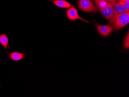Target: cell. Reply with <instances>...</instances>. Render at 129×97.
I'll list each match as a JSON object with an SVG mask.
<instances>
[{"label": "cell", "mask_w": 129, "mask_h": 97, "mask_svg": "<svg viewBox=\"0 0 129 97\" xmlns=\"http://www.w3.org/2000/svg\"><path fill=\"white\" fill-rule=\"evenodd\" d=\"M129 22V13L126 12L120 14H114L109 21V24L112 25L115 30L123 28Z\"/></svg>", "instance_id": "cell-1"}, {"label": "cell", "mask_w": 129, "mask_h": 97, "mask_svg": "<svg viewBox=\"0 0 129 97\" xmlns=\"http://www.w3.org/2000/svg\"><path fill=\"white\" fill-rule=\"evenodd\" d=\"M79 8L82 11L88 13H97L99 9L90 0H79Z\"/></svg>", "instance_id": "cell-2"}, {"label": "cell", "mask_w": 129, "mask_h": 97, "mask_svg": "<svg viewBox=\"0 0 129 97\" xmlns=\"http://www.w3.org/2000/svg\"><path fill=\"white\" fill-rule=\"evenodd\" d=\"M95 24L99 33L104 37L109 36L114 29L112 26L109 25H100L97 23H95Z\"/></svg>", "instance_id": "cell-3"}, {"label": "cell", "mask_w": 129, "mask_h": 97, "mask_svg": "<svg viewBox=\"0 0 129 97\" xmlns=\"http://www.w3.org/2000/svg\"><path fill=\"white\" fill-rule=\"evenodd\" d=\"M67 16L68 18L71 21H74L76 19H80L82 21H84L85 22L90 23V22L82 18L78 14L77 10L75 7H70L67 11Z\"/></svg>", "instance_id": "cell-4"}, {"label": "cell", "mask_w": 129, "mask_h": 97, "mask_svg": "<svg viewBox=\"0 0 129 97\" xmlns=\"http://www.w3.org/2000/svg\"><path fill=\"white\" fill-rule=\"evenodd\" d=\"M113 6L111 4H110L107 7L99 9L102 15L107 20H111L114 16Z\"/></svg>", "instance_id": "cell-5"}, {"label": "cell", "mask_w": 129, "mask_h": 97, "mask_svg": "<svg viewBox=\"0 0 129 97\" xmlns=\"http://www.w3.org/2000/svg\"><path fill=\"white\" fill-rule=\"evenodd\" d=\"M54 3L56 6L63 8H68L72 6L69 3L64 0H48Z\"/></svg>", "instance_id": "cell-6"}, {"label": "cell", "mask_w": 129, "mask_h": 97, "mask_svg": "<svg viewBox=\"0 0 129 97\" xmlns=\"http://www.w3.org/2000/svg\"><path fill=\"white\" fill-rule=\"evenodd\" d=\"M113 12L114 14H120L129 12V10L126 9L123 6L119 3H116L113 6Z\"/></svg>", "instance_id": "cell-7"}, {"label": "cell", "mask_w": 129, "mask_h": 97, "mask_svg": "<svg viewBox=\"0 0 129 97\" xmlns=\"http://www.w3.org/2000/svg\"><path fill=\"white\" fill-rule=\"evenodd\" d=\"M93 1H94L95 4L99 10L107 7L109 4H111L106 0H93Z\"/></svg>", "instance_id": "cell-8"}, {"label": "cell", "mask_w": 129, "mask_h": 97, "mask_svg": "<svg viewBox=\"0 0 129 97\" xmlns=\"http://www.w3.org/2000/svg\"><path fill=\"white\" fill-rule=\"evenodd\" d=\"M9 55L12 60L16 61L22 60L24 58V53H20L16 52L9 53Z\"/></svg>", "instance_id": "cell-9"}, {"label": "cell", "mask_w": 129, "mask_h": 97, "mask_svg": "<svg viewBox=\"0 0 129 97\" xmlns=\"http://www.w3.org/2000/svg\"><path fill=\"white\" fill-rule=\"evenodd\" d=\"M0 43L5 48H6L8 45V39L4 34L0 36Z\"/></svg>", "instance_id": "cell-10"}, {"label": "cell", "mask_w": 129, "mask_h": 97, "mask_svg": "<svg viewBox=\"0 0 129 97\" xmlns=\"http://www.w3.org/2000/svg\"><path fill=\"white\" fill-rule=\"evenodd\" d=\"M124 46L125 48H129V32L127 33V35L126 36L124 40Z\"/></svg>", "instance_id": "cell-11"}, {"label": "cell", "mask_w": 129, "mask_h": 97, "mask_svg": "<svg viewBox=\"0 0 129 97\" xmlns=\"http://www.w3.org/2000/svg\"><path fill=\"white\" fill-rule=\"evenodd\" d=\"M118 3H119L120 4H121L122 6H124L126 9L127 10H129V4H128L126 3H124V2H120V1H118Z\"/></svg>", "instance_id": "cell-12"}, {"label": "cell", "mask_w": 129, "mask_h": 97, "mask_svg": "<svg viewBox=\"0 0 129 97\" xmlns=\"http://www.w3.org/2000/svg\"><path fill=\"white\" fill-rule=\"evenodd\" d=\"M108 2H110V3L112 4L113 6H114V4L116 3L117 0H106Z\"/></svg>", "instance_id": "cell-13"}, {"label": "cell", "mask_w": 129, "mask_h": 97, "mask_svg": "<svg viewBox=\"0 0 129 97\" xmlns=\"http://www.w3.org/2000/svg\"><path fill=\"white\" fill-rule=\"evenodd\" d=\"M117 1H118V2L120 1V2H124V3H126L129 4V0H117Z\"/></svg>", "instance_id": "cell-14"}]
</instances>
